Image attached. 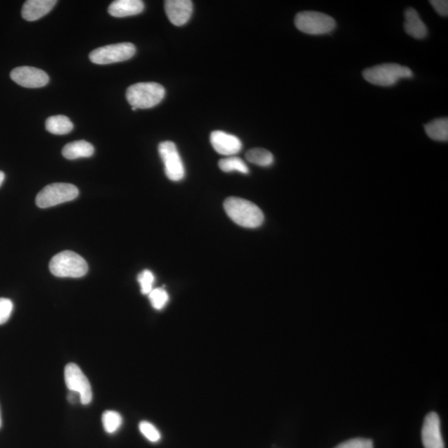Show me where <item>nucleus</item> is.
Here are the masks:
<instances>
[{
	"mask_svg": "<svg viewBox=\"0 0 448 448\" xmlns=\"http://www.w3.org/2000/svg\"><path fill=\"white\" fill-rule=\"evenodd\" d=\"M145 4L141 0H117L110 4L108 13L117 18L137 15L144 11Z\"/></svg>",
	"mask_w": 448,
	"mask_h": 448,
	"instance_id": "nucleus-16",
	"label": "nucleus"
},
{
	"mask_svg": "<svg viewBox=\"0 0 448 448\" xmlns=\"http://www.w3.org/2000/svg\"><path fill=\"white\" fill-rule=\"evenodd\" d=\"M64 378L68 390L80 395L82 404H89L92 400L91 386L80 367L76 364H68L64 371Z\"/></svg>",
	"mask_w": 448,
	"mask_h": 448,
	"instance_id": "nucleus-9",
	"label": "nucleus"
},
{
	"mask_svg": "<svg viewBox=\"0 0 448 448\" xmlns=\"http://www.w3.org/2000/svg\"><path fill=\"white\" fill-rule=\"evenodd\" d=\"M138 281L141 286V293L149 295L153 290L155 276L150 270H144L138 275Z\"/></svg>",
	"mask_w": 448,
	"mask_h": 448,
	"instance_id": "nucleus-24",
	"label": "nucleus"
},
{
	"mask_svg": "<svg viewBox=\"0 0 448 448\" xmlns=\"http://www.w3.org/2000/svg\"><path fill=\"white\" fill-rule=\"evenodd\" d=\"M127 99L136 109H149L160 104L165 96L163 86L156 82H139L128 87Z\"/></svg>",
	"mask_w": 448,
	"mask_h": 448,
	"instance_id": "nucleus-2",
	"label": "nucleus"
},
{
	"mask_svg": "<svg viewBox=\"0 0 448 448\" xmlns=\"http://www.w3.org/2000/svg\"><path fill=\"white\" fill-rule=\"evenodd\" d=\"M165 9L169 20L175 26L187 24L193 13V2L189 0H167Z\"/></svg>",
	"mask_w": 448,
	"mask_h": 448,
	"instance_id": "nucleus-13",
	"label": "nucleus"
},
{
	"mask_svg": "<svg viewBox=\"0 0 448 448\" xmlns=\"http://www.w3.org/2000/svg\"><path fill=\"white\" fill-rule=\"evenodd\" d=\"M4 179H6V174L3 172H0V186H2V184L4 181Z\"/></svg>",
	"mask_w": 448,
	"mask_h": 448,
	"instance_id": "nucleus-30",
	"label": "nucleus"
},
{
	"mask_svg": "<svg viewBox=\"0 0 448 448\" xmlns=\"http://www.w3.org/2000/svg\"><path fill=\"white\" fill-rule=\"evenodd\" d=\"M79 195L78 188L71 184L55 183L46 186L36 197V204L41 209H47L75 200Z\"/></svg>",
	"mask_w": 448,
	"mask_h": 448,
	"instance_id": "nucleus-6",
	"label": "nucleus"
},
{
	"mask_svg": "<svg viewBox=\"0 0 448 448\" xmlns=\"http://www.w3.org/2000/svg\"><path fill=\"white\" fill-rule=\"evenodd\" d=\"M135 45L131 43L115 44L96 49L90 53L91 61L99 65L121 63L131 59L136 54Z\"/></svg>",
	"mask_w": 448,
	"mask_h": 448,
	"instance_id": "nucleus-7",
	"label": "nucleus"
},
{
	"mask_svg": "<svg viewBox=\"0 0 448 448\" xmlns=\"http://www.w3.org/2000/svg\"><path fill=\"white\" fill-rule=\"evenodd\" d=\"M404 30L406 33L415 39L427 38L428 32L426 25L413 8L406 9L404 12Z\"/></svg>",
	"mask_w": 448,
	"mask_h": 448,
	"instance_id": "nucleus-15",
	"label": "nucleus"
},
{
	"mask_svg": "<svg viewBox=\"0 0 448 448\" xmlns=\"http://www.w3.org/2000/svg\"><path fill=\"white\" fill-rule=\"evenodd\" d=\"M68 399L69 402H70L71 404H76L77 403V402H80L81 403L80 395L76 392L69 391L68 395Z\"/></svg>",
	"mask_w": 448,
	"mask_h": 448,
	"instance_id": "nucleus-29",
	"label": "nucleus"
},
{
	"mask_svg": "<svg viewBox=\"0 0 448 448\" xmlns=\"http://www.w3.org/2000/svg\"><path fill=\"white\" fill-rule=\"evenodd\" d=\"M49 269L58 277L80 279L89 271L87 262L77 253L64 251L55 255L49 263Z\"/></svg>",
	"mask_w": 448,
	"mask_h": 448,
	"instance_id": "nucleus-4",
	"label": "nucleus"
},
{
	"mask_svg": "<svg viewBox=\"0 0 448 448\" xmlns=\"http://www.w3.org/2000/svg\"><path fill=\"white\" fill-rule=\"evenodd\" d=\"M159 154L165 165V172L172 181L182 180L186 174L181 157L177 146L172 141L161 142L159 146Z\"/></svg>",
	"mask_w": 448,
	"mask_h": 448,
	"instance_id": "nucleus-8",
	"label": "nucleus"
},
{
	"mask_svg": "<svg viewBox=\"0 0 448 448\" xmlns=\"http://www.w3.org/2000/svg\"><path fill=\"white\" fill-rule=\"evenodd\" d=\"M13 309L11 300L0 298V325H4L11 318Z\"/></svg>",
	"mask_w": 448,
	"mask_h": 448,
	"instance_id": "nucleus-26",
	"label": "nucleus"
},
{
	"mask_svg": "<svg viewBox=\"0 0 448 448\" xmlns=\"http://www.w3.org/2000/svg\"><path fill=\"white\" fill-rule=\"evenodd\" d=\"M422 441L424 448H444L440 418L436 413H429L425 418L422 429Z\"/></svg>",
	"mask_w": 448,
	"mask_h": 448,
	"instance_id": "nucleus-11",
	"label": "nucleus"
},
{
	"mask_svg": "<svg viewBox=\"0 0 448 448\" xmlns=\"http://www.w3.org/2000/svg\"><path fill=\"white\" fill-rule=\"evenodd\" d=\"M56 4V0H27L23 6L22 16L27 21L38 20L48 15Z\"/></svg>",
	"mask_w": 448,
	"mask_h": 448,
	"instance_id": "nucleus-14",
	"label": "nucleus"
},
{
	"mask_svg": "<svg viewBox=\"0 0 448 448\" xmlns=\"http://www.w3.org/2000/svg\"><path fill=\"white\" fill-rule=\"evenodd\" d=\"M425 132L429 138L437 141H448V119L440 118L425 124Z\"/></svg>",
	"mask_w": 448,
	"mask_h": 448,
	"instance_id": "nucleus-19",
	"label": "nucleus"
},
{
	"mask_svg": "<svg viewBox=\"0 0 448 448\" xmlns=\"http://www.w3.org/2000/svg\"><path fill=\"white\" fill-rule=\"evenodd\" d=\"M2 422H1V416H0V428H1Z\"/></svg>",
	"mask_w": 448,
	"mask_h": 448,
	"instance_id": "nucleus-31",
	"label": "nucleus"
},
{
	"mask_svg": "<svg viewBox=\"0 0 448 448\" xmlns=\"http://www.w3.org/2000/svg\"><path fill=\"white\" fill-rule=\"evenodd\" d=\"M430 4L438 15L442 17H447L448 1H447V0H433V1H430Z\"/></svg>",
	"mask_w": 448,
	"mask_h": 448,
	"instance_id": "nucleus-28",
	"label": "nucleus"
},
{
	"mask_svg": "<svg viewBox=\"0 0 448 448\" xmlns=\"http://www.w3.org/2000/svg\"><path fill=\"white\" fill-rule=\"evenodd\" d=\"M246 159L248 162L262 166V167H267L274 162V155L269 151L262 149V148H254V149L248 151Z\"/></svg>",
	"mask_w": 448,
	"mask_h": 448,
	"instance_id": "nucleus-20",
	"label": "nucleus"
},
{
	"mask_svg": "<svg viewBox=\"0 0 448 448\" xmlns=\"http://www.w3.org/2000/svg\"><path fill=\"white\" fill-rule=\"evenodd\" d=\"M226 214L235 224L247 229L260 227L264 215L253 203L238 197H229L224 204Z\"/></svg>",
	"mask_w": 448,
	"mask_h": 448,
	"instance_id": "nucleus-1",
	"label": "nucleus"
},
{
	"mask_svg": "<svg viewBox=\"0 0 448 448\" xmlns=\"http://www.w3.org/2000/svg\"><path fill=\"white\" fill-rule=\"evenodd\" d=\"M295 25L304 34L323 35L331 33L336 27L333 18L316 11H304L295 18Z\"/></svg>",
	"mask_w": 448,
	"mask_h": 448,
	"instance_id": "nucleus-5",
	"label": "nucleus"
},
{
	"mask_svg": "<svg viewBox=\"0 0 448 448\" xmlns=\"http://www.w3.org/2000/svg\"><path fill=\"white\" fill-rule=\"evenodd\" d=\"M149 299L155 310H162L169 302V295L165 289L156 288L151 290Z\"/></svg>",
	"mask_w": 448,
	"mask_h": 448,
	"instance_id": "nucleus-23",
	"label": "nucleus"
},
{
	"mask_svg": "<svg viewBox=\"0 0 448 448\" xmlns=\"http://www.w3.org/2000/svg\"><path fill=\"white\" fill-rule=\"evenodd\" d=\"M219 166L224 172H238L242 174H248L249 169L242 159L236 156H229L228 158L219 160Z\"/></svg>",
	"mask_w": 448,
	"mask_h": 448,
	"instance_id": "nucleus-21",
	"label": "nucleus"
},
{
	"mask_svg": "<svg viewBox=\"0 0 448 448\" xmlns=\"http://www.w3.org/2000/svg\"><path fill=\"white\" fill-rule=\"evenodd\" d=\"M45 127L53 135L63 136L72 131L73 124L66 115H53L46 121Z\"/></svg>",
	"mask_w": 448,
	"mask_h": 448,
	"instance_id": "nucleus-18",
	"label": "nucleus"
},
{
	"mask_svg": "<svg viewBox=\"0 0 448 448\" xmlns=\"http://www.w3.org/2000/svg\"><path fill=\"white\" fill-rule=\"evenodd\" d=\"M11 79L26 89H40L48 84L49 77L41 69L33 67H20L11 73Z\"/></svg>",
	"mask_w": 448,
	"mask_h": 448,
	"instance_id": "nucleus-10",
	"label": "nucleus"
},
{
	"mask_svg": "<svg viewBox=\"0 0 448 448\" xmlns=\"http://www.w3.org/2000/svg\"><path fill=\"white\" fill-rule=\"evenodd\" d=\"M335 448H373V445L371 440L359 437L340 443Z\"/></svg>",
	"mask_w": 448,
	"mask_h": 448,
	"instance_id": "nucleus-27",
	"label": "nucleus"
},
{
	"mask_svg": "<svg viewBox=\"0 0 448 448\" xmlns=\"http://www.w3.org/2000/svg\"><path fill=\"white\" fill-rule=\"evenodd\" d=\"M210 142L219 154L225 156H233L242 150V141L237 136L222 131L211 133Z\"/></svg>",
	"mask_w": 448,
	"mask_h": 448,
	"instance_id": "nucleus-12",
	"label": "nucleus"
},
{
	"mask_svg": "<svg viewBox=\"0 0 448 448\" xmlns=\"http://www.w3.org/2000/svg\"><path fill=\"white\" fill-rule=\"evenodd\" d=\"M363 77L373 85L392 87L401 79H410L414 77L412 70L408 67L397 63H383L364 70Z\"/></svg>",
	"mask_w": 448,
	"mask_h": 448,
	"instance_id": "nucleus-3",
	"label": "nucleus"
},
{
	"mask_svg": "<svg viewBox=\"0 0 448 448\" xmlns=\"http://www.w3.org/2000/svg\"><path fill=\"white\" fill-rule=\"evenodd\" d=\"M123 419L122 415L115 411H105L103 414V424L105 431L113 434L122 427Z\"/></svg>",
	"mask_w": 448,
	"mask_h": 448,
	"instance_id": "nucleus-22",
	"label": "nucleus"
},
{
	"mask_svg": "<svg viewBox=\"0 0 448 448\" xmlns=\"http://www.w3.org/2000/svg\"><path fill=\"white\" fill-rule=\"evenodd\" d=\"M139 428H140L142 435L150 442H158L160 440L161 434L153 424L149 422L143 421L140 423V425H139Z\"/></svg>",
	"mask_w": 448,
	"mask_h": 448,
	"instance_id": "nucleus-25",
	"label": "nucleus"
},
{
	"mask_svg": "<svg viewBox=\"0 0 448 448\" xmlns=\"http://www.w3.org/2000/svg\"><path fill=\"white\" fill-rule=\"evenodd\" d=\"M94 147L86 141H77L68 143L63 147V155L68 160L89 158L94 154Z\"/></svg>",
	"mask_w": 448,
	"mask_h": 448,
	"instance_id": "nucleus-17",
	"label": "nucleus"
}]
</instances>
